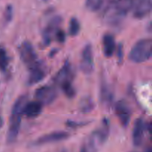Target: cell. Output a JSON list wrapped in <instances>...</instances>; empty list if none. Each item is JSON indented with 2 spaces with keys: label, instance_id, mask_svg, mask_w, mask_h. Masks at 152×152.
<instances>
[{
  "label": "cell",
  "instance_id": "1",
  "mask_svg": "<svg viewBox=\"0 0 152 152\" xmlns=\"http://www.w3.org/2000/svg\"><path fill=\"white\" fill-rule=\"evenodd\" d=\"M28 102L27 95H22L16 99L12 107L11 114H10L9 126L7 132V142L8 144H13L17 140L20 131L24 108Z\"/></svg>",
  "mask_w": 152,
  "mask_h": 152
},
{
  "label": "cell",
  "instance_id": "2",
  "mask_svg": "<svg viewBox=\"0 0 152 152\" xmlns=\"http://www.w3.org/2000/svg\"><path fill=\"white\" fill-rule=\"evenodd\" d=\"M152 40L142 39L137 42L132 47L129 58L134 63H142L150 59L152 54Z\"/></svg>",
  "mask_w": 152,
  "mask_h": 152
},
{
  "label": "cell",
  "instance_id": "3",
  "mask_svg": "<svg viewBox=\"0 0 152 152\" xmlns=\"http://www.w3.org/2000/svg\"><path fill=\"white\" fill-rule=\"evenodd\" d=\"M19 53L21 60L29 68L39 63L37 62V53L33 45L29 41H24L19 45Z\"/></svg>",
  "mask_w": 152,
  "mask_h": 152
},
{
  "label": "cell",
  "instance_id": "4",
  "mask_svg": "<svg viewBox=\"0 0 152 152\" xmlns=\"http://www.w3.org/2000/svg\"><path fill=\"white\" fill-rule=\"evenodd\" d=\"M80 68L83 74L86 75H90L94 69V53L92 46L91 44L85 45L82 51V58L80 62Z\"/></svg>",
  "mask_w": 152,
  "mask_h": 152
},
{
  "label": "cell",
  "instance_id": "5",
  "mask_svg": "<svg viewBox=\"0 0 152 152\" xmlns=\"http://www.w3.org/2000/svg\"><path fill=\"white\" fill-rule=\"evenodd\" d=\"M35 97L42 105H50L57 97V91L53 86H42L36 90Z\"/></svg>",
  "mask_w": 152,
  "mask_h": 152
},
{
  "label": "cell",
  "instance_id": "6",
  "mask_svg": "<svg viewBox=\"0 0 152 152\" xmlns=\"http://www.w3.org/2000/svg\"><path fill=\"white\" fill-rule=\"evenodd\" d=\"M70 137V134L66 132L63 131H58V132H50L49 134H46L43 136L40 137L38 139L36 140L33 145L35 146H40V145H47V144L55 143L61 141L65 140Z\"/></svg>",
  "mask_w": 152,
  "mask_h": 152
},
{
  "label": "cell",
  "instance_id": "7",
  "mask_svg": "<svg viewBox=\"0 0 152 152\" xmlns=\"http://www.w3.org/2000/svg\"><path fill=\"white\" fill-rule=\"evenodd\" d=\"M115 113L122 126L127 127L130 123L132 116V111L129 104L125 100L118 101L115 105Z\"/></svg>",
  "mask_w": 152,
  "mask_h": 152
},
{
  "label": "cell",
  "instance_id": "8",
  "mask_svg": "<svg viewBox=\"0 0 152 152\" xmlns=\"http://www.w3.org/2000/svg\"><path fill=\"white\" fill-rule=\"evenodd\" d=\"M132 10H133V16L135 19H143L151 12V0H134Z\"/></svg>",
  "mask_w": 152,
  "mask_h": 152
},
{
  "label": "cell",
  "instance_id": "9",
  "mask_svg": "<svg viewBox=\"0 0 152 152\" xmlns=\"http://www.w3.org/2000/svg\"><path fill=\"white\" fill-rule=\"evenodd\" d=\"M62 19L61 16H56L52 18L45 27L42 33V39L44 44L45 45H48L52 39V37L54 34H56V31L59 29V25L62 22Z\"/></svg>",
  "mask_w": 152,
  "mask_h": 152
},
{
  "label": "cell",
  "instance_id": "10",
  "mask_svg": "<svg viewBox=\"0 0 152 152\" xmlns=\"http://www.w3.org/2000/svg\"><path fill=\"white\" fill-rule=\"evenodd\" d=\"M74 77L72 67L69 61L66 60L54 77V83L59 86L67 83H71Z\"/></svg>",
  "mask_w": 152,
  "mask_h": 152
},
{
  "label": "cell",
  "instance_id": "11",
  "mask_svg": "<svg viewBox=\"0 0 152 152\" xmlns=\"http://www.w3.org/2000/svg\"><path fill=\"white\" fill-rule=\"evenodd\" d=\"M145 123L142 118L137 119L134 125L132 132V141L134 146L139 147L142 145L144 137Z\"/></svg>",
  "mask_w": 152,
  "mask_h": 152
},
{
  "label": "cell",
  "instance_id": "12",
  "mask_svg": "<svg viewBox=\"0 0 152 152\" xmlns=\"http://www.w3.org/2000/svg\"><path fill=\"white\" fill-rule=\"evenodd\" d=\"M46 77L45 69L40 64L37 63L31 68H30L29 77L28 83L30 86H34L41 82Z\"/></svg>",
  "mask_w": 152,
  "mask_h": 152
},
{
  "label": "cell",
  "instance_id": "13",
  "mask_svg": "<svg viewBox=\"0 0 152 152\" xmlns=\"http://www.w3.org/2000/svg\"><path fill=\"white\" fill-rule=\"evenodd\" d=\"M42 104L39 101H31L28 102L25 105L23 111V115L28 118H35L38 117L42 110Z\"/></svg>",
  "mask_w": 152,
  "mask_h": 152
},
{
  "label": "cell",
  "instance_id": "14",
  "mask_svg": "<svg viewBox=\"0 0 152 152\" xmlns=\"http://www.w3.org/2000/svg\"><path fill=\"white\" fill-rule=\"evenodd\" d=\"M102 48L103 53L106 57H111L116 50L115 39L111 34H107L102 38Z\"/></svg>",
  "mask_w": 152,
  "mask_h": 152
},
{
  "label": "cell",
  "instance_id": "15",
  "mask_svg": "<svg viewBox=\"0 0 152 152\" xmlns=\"http://www.w3.org/2000/svg\"><path fill=\"white\" fill-rule=\"evenodd\" d=\"M113 4L120 14L126 16L133 8L134 0H116L113 2Z\"/></svg>",
  "mask_w": 152,
  "mask_h": 152
},
{
  "label": "cell",
  "instance_id": "16",
  "mask_svg": "<svg viewBox=\"0 0 152 152\" xmlns=\"http://www.w3.org/2000/svg\"><path fill=\"white\" fill-rule=\"evenodd\" d=\"M100 99L104 105H110L113 100V94L105 81H102L100 86Z\"/></svg>",
  "mask_w": 152,
  "mask_h": 152
},
{
  "label": "cell",
  "instance_id": "17",
  "mask_svg": "<svg viewBox=\"0 0 152 152\" xmlns=\"http://www.w3.org/2000/svg\"><path fill=\"white\" fill-rule=\"evenodd\" d=\"M94 104L91 98L86 96V97L83 98L80 102V112L83 113V114L90 113L94 109Z\"/></svg>",
  "mask_w": 152,
  "mask_h": 152
},
{
  "label": "cell",
  "instance_id": "18",
  "mask_svg": "<svg viewBox=\"0 0 152 152\" xmlns=\"http://www.w3.org/2000/svg\"><path fill=\"white\" fill-rule=\"evenodd\" d=\"M80 23L76 17H72L69 22V28L68 33L71 37H75L80 33Z\"/></svg>",
  "mask_w": 152,
  "mask_h": 152
},
{
  "label": "cell",
  "instance_id": "19",
  "mask_svg": "<svg viewBox=\"0 0 152 152\" xmlns=\"http://www.w3.org/2000/svg\"><path fill=\"white\" fill-rule=\"evenodd\" d=\"M8 56L5 49L2 47H0V70L5 71L9 65Z\"/></svg>",
  "mask_w": 152,
  "mask_h": 152
},
{
  "label": "cell",
  "instance_id": "20",
  "mask_svg": "<svg viewBox=\"0 0 152 152\" xmlns=\"http://www.w3.org/2000/svg\"><path fill=\"white\" fill-rule=\"evenodd\" d=\"M104 0H86V6L88 10L91 12H96L101 8Z\"/></svg>",
  "mask_w": 152,
  "mask_h": 152
},
{
  "label": "cell",
  "instance_id": "21",
  "mask_svg": "<svg viewBox=\"0 0 152 152\" xmlns=\"http://www.w3.org/2000/svg\"><path fill=\"white\" fill-rule=\"evenodd\" d=\"M60 87L62 88V91L65 94V96L68 98L72 99L75 96L76 91L74 89V86H72V83H65V84H62Z\"/></svg>",
  "mask_w": 152,
  "mask_h": 152
},
{
  "label": "cell",
  "instance_id": "22",
  "mask_svg": "<svg viewBox=\"0 0 152 152\" xmlns=\"http://www.w3.org/2000/svg\"><path fill=\"white\" fill-rule=\"evenodd\" d=\"M13 16V8L11 4L6 6L4 11V20L5 23H9L11 22Z\"/></svg>",
  "mask_w": 152,
  "mask_h": 152
},
{
  "label": "cell",
  "instance_id": "23",
  "mask_svg": "<svg viewBox=\"0 0 152 152\" xmlns=\"http://www.w3.org/2000/svg\"><path fill=\"white\" fill-rule=\"evenodd\" d=\"M55 36H56V38L57 39V41L60 43H63L65 40V34L64 32V31L61 30L60 28L56 31V34H55Z\"/></svg>",
  "mask_w": 152,
  "mask_h": 152
},
{
  "label": "cell",
  "instance_id": "24",
  "mask_svg": "<svg viewBox=\"0 0 152 152\" xmlns=\"http://www.w3.org/2000/svg\"><path fill=\"white\" fill-rule=\"evenodd\" d=\"M86 124V123H78V122L71 121V120H68L66 123L67 126L70 128H72V129H76V128L80 127V126H83Z\"/></svg>",
  "mask_w": 152,
  "mask_h": 152
},
{
  "label": "cell",
  "instance_id": "25",
  "mask_svg": "<svg viewBox=\"0 0 152 152\" xmlns=\"http://www.w3.org/2000/svg\"><path fill=\"white\" fill-rule=\"evenodd\" d=\"M117 53L119 62H122V60L123 59V48L121 45H119V46L117 47Z\"/></svg>",
  "mask_w": 152,
  "mask_h": 152
},
{
  "label": "cell",
  "instance_id": "26",
  "mask_svg": "<svg viewBox=\"0 0 152 152\" xmlns=\"http://www.w3.org/2000/svg\"><path fill=\"white\" fill-rule=\"evenodd\" d=\"M3 124H4V121H3L2 117H1V114H0V129H1V128H2Z\"/></svg>",
  "mask_w": 152,
  "mask_h": 152
},
{
  "label": "cell",
  "instance_id": "27",
  "mask_svg": "<svg viewBox=\"0 0 152 152\" xmlns=\"http://www.w3.org/2000/svg\"><path fill=\"white\" fill-rule=\"evenodd\" d=\"M80 152H88V148L86 146H83L80 149Z\"/></svg>",
  "mask_w": 152,
  "mask_h": 152
},
{
  "label": "cell",
  "instance_id": "28",
  "mask_svg": "<svg viewBox=\"0 0 152 152\" xmlns=\"http://www.w3.org/2000/svg\"><path fill=\"white\" fill-rule=\"evenodd\" d=\"M59 152H68V151H67V150H62V151H59Z\"/></svg>",
  "mask_w": 152,
  "mask_h": 152
}]
</instances>
